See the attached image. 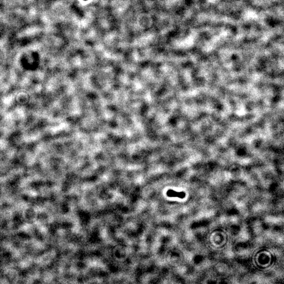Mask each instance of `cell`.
<instances>
[{
    "label": "cell",
    "mask_w": 284,
    "mask_h": 284,
    "mask_svg": "<svg viewBox=\"0 0 284 284\" xmlns=\"http://www.w3.org/2000/svg\"><path fill=\"white\" fill-rule=\"evenodd\" d=\"M167 196L171 197H178L180 199H184L185 197V193L183 191L177 192L172 189H169L167 191Z\"/></svg>",
    "instance_id": "obj_1"
}]
</instances>
